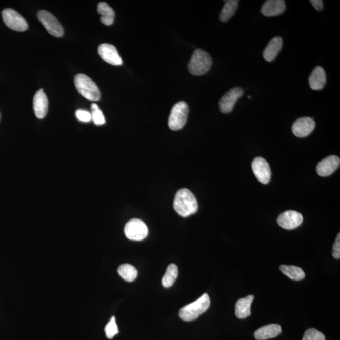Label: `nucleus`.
<instances>
[{"label":"nucleus","instance_id":"nucleus-1","mask_svg":"<svg viewBox=\"0 0 340 340\" xmlns=\"http://www.w3.org/2000/svg\"><path fill=\"white\" fill-rule=\"evenodd\" d=\"M173 207L174 209L181 216H189L197 211V198L189 189H182L176 193Z\"/></svg>","mask_w":340,"mask_h":340},{"label":"nucleus","instance_id":"nucleus-2","mask_svg":"<svg viewBox=\"0 0 340 340\" xmlns=\"http://www.w3.org/2000/svg\"><path fill=\"white\" fill-rule=\"evenodd\" d=\"M211 305L209 295L204 294L194 302L182 308L179 312V316L185 322H192L197 319L202 314L204 313Z\"/></svg>","mask_w":340,"mask_h":340},{"label":"nucleus","instance_id":"nucleus-3","mask_svg":"<svg viewBox=\"0 0 340 340\" xmlns=\"http://www.w3.org/2000/svg\"><path fill=\"white\" fill-rule=\"evenodd\" d=\"M212 64V57L208 52L203 49H196L188 64V70L195 76L205 74L210 70Z\"/></svg>","mask_w":340,"mask_h":340},{"label":"nucleus","instance_id":"nucleus-4","mask_svg":"<svg viewBox=\"0 0 340 340\" xmlns=\"http://www.w3.org/2000/svg\"><path fill=\"white\" fill-rule=\"evenodd\" d=\"M74 84L77 90L85 98L91 101H98L101 99V91L90 77L84 74H77L74 77Z\"/></svg>","mask_w":340,"mask_h":340},{"label":"nucleus","instance_id":"nucleus-5","mask_svg":"<svg viewBox=\"0 0 340 340\" xmlns=\"http://www.w3.org/2000/svg\"><path fill=\"white\" fill-rule=\"evenodd\" d=\"M189 113V108L186 102L181 101L176 103L171 109L168 118L170 129L172 131H179L183 128L186 124Z\"/></svg>","mask_w":340,"mask_h":340},{"label":"nucleus","instance_id":"nucleus-6","mask_svg":"<svg viewBox=\"0 0 340 340\" xmlns=\"http://www.w3.org/2000/svg\"><path fill=\"white\" fill-rule=\"evenodd\" d=\"M124 233L128 239L133 241H142L148 234V229L143 221L132 219L127 223L124 228Z\"/></svg>","mask_w":340,"mask_h":340},{"label":"nucleus","instance_id":"nucleus-7","mask_svg":"<svg viewBox=\"0 0 340 340\" xmlns=\"http://www.w3.org/2000/svg\"><path fill=\"white\" fill-rule=\"evenodd\" d=\"M2 17L6 26L15 31L24 32L28 29L27 21L14 10L5 9L2 12Z\"/></svg>","mask_w":340,"mask_h":340},{"label":"nucleus","instance_id":"nucleus-8","mask_svg":"<svg viewBox=\"0 0 340 340\" xmlns=\"http://www.w3.org/2000/svg\"><path fill=\"white\" fill-rule=\"evenodd\" d=\"M37 16L38 20L50 34L56 37H62L64 34V30L59 22L53 15L47 11L41 10L38 12Z\"/></svg>","mask_w":340,"mask_h":340},{"label":"nucleus","instance_id":"nucleus-9","mask_svg":"<svg viewBox=\"0 0 340 340\" xmlns=\"http://www.w3.org/2000/svg\"><path fill=\"white\" fill-rule=\"evenodd\" d=\"M243 94H244V91L243 88L240 87H235L229 90L220 99L221 112L223 113H229L232 112L235 104L239 98L242 97Z\"/></svg>","mask_w":340,"mask_h":340},{"label":"nucleus","instance_id":"nucleus-10","mask_svg":"<svg viewBox=\"0 0 340 340\" xmlns=\"http://www.w3.org/2000/svg\"><path fill=\"white\" fill-rule=\"evenodd\" d=\"M303 222V215L295 211H285L279 215L278 225L287 230L297 228Z\"/></svg>","mask_w":340,"mask_h":340},{"label":"nucleus","instance_id":"nucleus-11","mask_svg":"<svg viewBox=\"0 0 340 340\" xmlns=\"http://www.w3.org/2000/svg\"><path fill=\"white\" fill-rule=\"evenodd\" d=\"M254 174L257 179L263 184H267L270 181L271 173L269 163L261 157H257L251 165Z\"/></svg>","mask_w":340,"mask_h":340},{"label":"nucleus","instance_id":"nucleus-12","mask_svg":"<svg viewBox=\"0 0 340 340\" xmlns=\"http://www.w3.org/2000/svg\"><path fill=\"white\" fill-rule=\"evenodd\" d=\"M98 54L105 62L114 66L123 65L119 54L114 46L110 44H102L98 47Z\"/></svg>","mask_w":340,"mask_h":340},{"label":"nucleus","instance_id":"nucleus-13","mask_svg":"<svg viewBox=\"0 0 340 340\" xmlns=\"http://www.w3.org/2000/svg\"><path fill=\"white\" fill-rule=\"evenodd\" d=\"M316 127V123L310 117H301L294 122L292 127L293 134L298 137H305L311 134Z\"/></svg>","mask_w":340,"mask_h":340},{"label":"nucleus","instance_id":"nucleus-14","mask_svg":"<svg viewBox=\"0 0 340 340\" xmlns=\"http://www.w3.org/2000/svg\"><path fill=\"white\" fill-rule=\"evenodd\" d=\"M340 159L336 156H330L321 161L316 167L317 173L325 177L333 174L339 167Z\"/></svg>","mask_w":340,"mask_h":340},{"label":"nucleus","instance_id":"nucleus-15","mask_svg":"<svg viewBox=\"0 0 340 340\" xmlns=\"http://www.w3.org/2000/svg\"><path fill=\"white\" fill-rule=\"evenodd\" d=\"M286 8L284 0H268L262 5L261 13L267 17H271L283 14Z\"/></svg>","mask_w":340,"mask_h":340},{"label":"nucleus","instance_id":"nucleus-16","mask_svg":"<svg viewBox=\"0 0 340 340\" xmlns=\"http://www.w3.org/2000/svg\"><path fill=\"white\" fill-rule=\"evenodd\" d=\"M33 106L36 117L40 119L46 117L48 110V99L43 89L35 93Z\"/></svg>","mask_w":340,"mask_h":340},{"label":"nucleus","instance_id":"nucleus-17","mask_svg":"<svg viewBox=\"0 0 340 340\" xmlns=\"http://www.w3.org/2000/svg\"><path fill=\"white\" fill-rule=\"evenodd\" d=\"M283 46V40L280 37H275L271 40L264 52L263 57L267 62H272L274 60Z\"/></svg>","mask_w":340,"mask_h":340},{"label":"nucleus","instance_id":"nucleus-18","mask_svg":"<svg viewBox=\"0 0 340 340\" xmlns=\"http://www.w3.org/2000/svg\"><path fill=\"white\" fill-rule=\"evenodd\" d=\"M326 82V76L324 69L321 66H317L309 76V86L313 90H321L324 88Z\"/></svg>","mask_w":340,"mask_h":340},{"label":"nucleus","instance_id":"nucleus-19","mask_svg":"<svg viewBox=\"0 0 340 340\" xmlns=\"http://www.w3.org/2000/svg\"><path fill=\"white\" fill-rule=\"evenodd\" d=\"M282 332L281 326L277 324H270L262 326L255 331L254 336L257 340H265L275 338Z\"/></svg>","mask_w":340,"mask_h":340},{"label":"nucleus","instance_id":"nucleus-20","mask_svg":"<svg viewBox=\"0 0 340 340\" xmlns=\"http://www.w3.org/2000/svg\"><path fill=\"white\" fill-rule=\"evenodd\" d=\"M253 299V295H250L237 301L235 306V314L237 318L245 319L250 316L251 306Z\"/></svg>","mask_w":340,"mask_h":340},{"label":"nucleus","instance_id":"nucleus-21","mask_svg":"<svg viewBox=\"0 0 340 340\" xmlns=\"http://www.w3.org/2000/svg\"><path fill=\"white\" fill-rule=\"evenodd\" d=\"M98 13L101 15L102 23L109 26L114 22L115 12L106 2L99 3L97 7Z\"/></svg>","mask_w":340,"mask_h":340},{"label":"nucleus","instance_id":"nucleus-22","mask_svg":"<svg viewBox=\"0 0 340 340\" xmlns=\"http://www.w3.org/2000/svg\"><path fill=\"white\" fill-rule=\"evenodd\" d=\"M280 269L282 273L288 276L292 280L299 281L305 277V273L302 269L293 265H281Z\"/></svg>","mask_w":340,"mask_h":340},{"label":"nucleus","instance_id":"nucleus-23","mask_svg":"<svg viewBox=\"0 0 340 340\" xmlns=\"http://www.w3.org/2000/svg\"><path fill=\"white\" fill-rule=\"evenodd\" d=\"M225 2L219 16L220 21L223 22L228 21L234 15L239 4L237 0H229Z\"/></svg>","mask_w":340,"mask_h":340},{"label":"nucleus","instance_id":"nucleus-24","mask_svg":"<svg viewBox=\"0 0 340 340\" xmlns=\"http://www.w3.org/2000/svg\"><path fill=\"white\" fill-rule=\"evenodd\" d=\"M178 275V269L175 264H170L162 278V285L166 288L172 286Z\"/></svg>","mask_w":340,"mask_h":340},{"label":"nucleus","instance_id":"nucleus-25","mask_svg":"<svg viewBox=\"0 0 340 340\" xmlns=\"http://www.w3.org/2000/svg\"><path fill=\"white\" fill-rule=\"evenodd\" d=\"M118 273L122 278L128 282L134 281L137 276V270L130 264L121 265L118 267Z\"/></svg>","mask_w":340,"mask_h":340},{"label":"nucleus","instance_id":"nucleus-26","mask_svg":"<svg viewBox=\"0 0 340 340\" xmlns=\"http://www.w3.org/2000/svg\"><path fill=\"white\" fill-rule=\"evenodd\" d=\"M92 120L96 126L103 125L106 123V119H105L104 115L102 113V110L99 109V107L96 104H93L92 107Z\"/></svg>","mask_w":340,"mask_h":340},{"label":"nucleus","instance_id":"nucleus-27","mask_svg":"<svg viewBox=\"0 0 340 340\" xmlns=\"http://www.w3.org/2000/svg\"><path fill=\"white\" fill-rule=\"evenodd\" d=\"M303 340H325V336L316 329L310 328L306 331Z\"/></svg>","mask_w":340,"mask_h":340},{"label":"nucleus","instance_id":"nucleus-28","mask_svg":"<svg viewBox=\"0 0 340 340\" xmlns=\"http://www.w3.org/2000/svg\"><path fill=\"white\" fill-rule=\"evenodd\" d=\"M105 332L108 338L112 339L116 334L118 333V326L116 324L115 317L112 316L110 322L108 323L106 328H105Z\"/></svg>","mask_w":340,"mask_h":340},{"label":"nucleus","instance_id":"nucleus-29","mask_svg":"<svg viewBox=\"0 0 340 340\" xmlns=\"http://www.w3.org/2000/svg\"><path fill=\"white\" fill-rule=\"evenodd\" d=\"M77 118L84 123H88L92 120V115L91 113L85 110H78L76 112Z\"/></svg>","mask_w":340,"mask_h":340},{"label":"nucleus","instance_id":"nucleus-30","mask_svg":"<svg viewBox=\"0 0 340 340\" xmlns=\"http://www.w3.org/2000/svg\"><path fill=\"white\" fill-rule=\"evenodd\" d=\"M332 255L334 258L339 259L340 258V234L337 235L335 242H334L333 248Z\"/></svg>","mask_w":340,"mask_h":340},{"label":"nucleus","instance_id":"nucleus-31","mask_svg":"<svg viewBox=\"0 0 340 340\" xmlns=\"http://www.w3.org/2000/svg\"><path fill=\"white\" fill-rule=\"evenodd\" d=\"M310 2L317 11H322L323 9V3L322 0H311Z\"/></svg>","mask_w":340,"mask_h":340},{"label":"nucleus","instance_id":"nucleus-32","mask_svg":"<svg viewBox=\"0 0 340 340\" xmlns=\"http://www.w3.org/2000/svg\"><path fill=\"white\" fill-rule=\"evenodd\" d=\"M248 98H249V99H251V96H248Z\"/></svg>","mask_w":340,"mask_h":340}]
</instances>
